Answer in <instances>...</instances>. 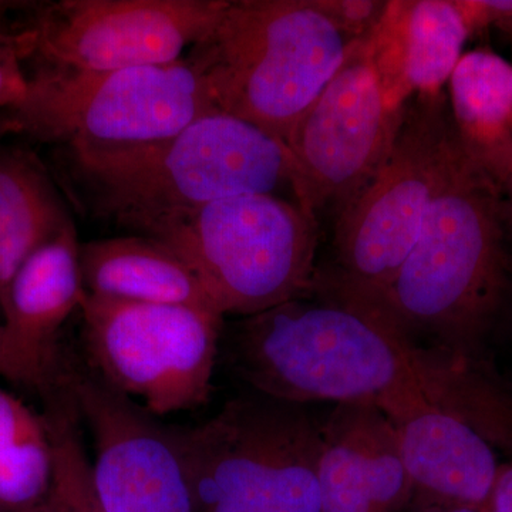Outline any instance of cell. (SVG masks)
I'll list each match as a JSON object with an SVG mask.
<instances>
[{
  "label": "cell",
  "mask_w": 512,
  "mask_h": 512,
  "mask_svg": "<svg viewBox=\"0 0 512 512\" xmlns=\"http://www.w3.org/2000/svg\"><path fill=\"white\" fill-rule=\"evenodd\" d=\"M74 221L69 204L39 157L0 146V309L22 265Z\"/></svg>",
  "instance_id": "obj_18"
},
{
  "label": "cell",
  "mask_w": 512,
  "mask_h": 512,
  "mask_svg": "<svg viewBox=\"0 0 512 512\" xmlns=\"http://www.w3.org/2000/svg\"><path fill=\"white\" fill-rule=\"evenodd\" d=\"M348 47L318 0H227L184 59L217 111L285 143Z\"/></svg>",
  "instance_id": "obj_4"
},
{
  "label": "cell",
  "mask_w": 512,
  "mask_h": 512,
  "mask_svg": "<svg viewBox=\"0 0 512 512\" xmlns=\"http://www.w3.org/2000/svg\"><path fill=\"white\" fill-rule=\"evenodd\" d=\"M220 352L254 392L298 404H370L394 424L434 409L468 417L483 397L471 360L421 350L379 305L319 281L222 330Z\"/></svg>",
  "instance_id": "obj_1"
},
{
  "label": "cell",
  "mask_w": 512,
  "mask_h": 512,
  "mask_svg": "<svg viewBox=\"0 0 512 512\" xmlns=\"http://www.w3.org/2000/svg\"><path fill=\"white\" fill-rule=\"evenodd\" d=\"M46 434L43 416L18 397L0 389V454L23 441Z\"/></svg>",
  "instance_id": "obj_22"
},
{
  "label": "cell",
  "mask_w": 512,
  "mask_h": 512,
  "mask_svg": "<svg viewBox=\"0 0 512 512\" xmlns=\"http://www.w3.org/2000/svg\"><path fill=\"white\" fill-rule=\"evenodd\" d=\"M473 33L466 0L389 2L366 42L392 107L444 92Z\"/></svg>",
  "instance_id": "obj_15"
},
{
  "label": "cell",
  "mask_w": 512,
  "mask_h": 512,
  "mask_svg": "<svg viewBox=\"0 0 512 512\" xmlns=\"http://www.w3.org/2000/svg\"><path fill=\"white\" fill-rule=\"evenodd\" d=\"M80 269L84 289L92 295L217 313L190 266L147 235L80 244Z\"/></svg>",
  "instance_id": "obj_17"
},
{
  "label": "cell",
  "mask_w": 512,
  "mask_h": 512,
  "mask_svg": "<svg viewBox=\"0 0 512 512\" xmlns=\"http://www.w3.org/2000/svg\"><path fill=\"white\" fill-rule=\"evenodd\" d=\"M481 512H512V461L498 467L493 488Z\"/></svg>",
  "instance_id": "obj_24"
},
{
  "label": "cell",
  "mask_w": 512,
  "mask_h": 512,
  "mask_svg": "<svg viewBox=\"0 0 512 512\" xmlns=\"http://www.w3.org/2000/svg\"><path fill=\"white\" fill-rule=\"evenodd\" d=\"M396 427L413 494L436 507H484L500 467L484 434L463 417L439 409Z\"/></svg>",
  "instance_id": "obj_16"
},
{
  "label": "cell",
  "mask_w": 512,
  "mask_h": 512,
  "mask_svg": "<svg viewBox=\"0 0 512 512\" xmlns=\"http://www.w3.org/2000/svg\"><path fill=\"white\" fill-rule=\"evenodd\" d=\"M3 335H5V330H3V325L0 323V356H2Z\"/></svg>",
  "instance_id": "obj_28"
},
{
  "label": "cell",
  "mask_w": 512,
  "mask_h": 512,
  "mask_svg": "<svg viewBox=\"0 0 512 512\" xmlns=\"http://www.w3.org/2000/svg\"><path fill=\"white\" fill-rule=\"evenodd\" d=\"M93 437L94 487L106 512H195L178 429L63 348L56 380Z\"/></svg>",
  "instance_id": "obj_12"
},
{
  "label": "cell",
  "mask_w": 512,
  "mask_h": 512,
  "mask_svg": "<svg viewBox=\"0 0 512 512\" xmlns=\"http://www.w3.org/2000/svg\"><path fill=\"white\" fill-rule=\"evenodd\" d=\"M33 512H50L49 507H47L46 500H45V503L40 505V507L37 508V510L33 511Z\"/></svg>",
  "instance_id": "obj_29"
},
{
  "label": "cell",
  "mask_w": 512,
  "mask_h": 512,
  "mask_svg": "<svg viewBox=\"0 0 512 512\" xmlns=\"http://www.w3.org/2000/svg\"><path fill=\"white\" fill-rule=\"evenodd\" d=\"M80 313L86 363L107 383L154 414L208 402L224 318L187 306L92 295Z\"/></svg>",
  "instance_id": "obj_9"
},
{
  "label": "cell",
  "mask_w": 512,
  "mask_h": 512,
  "mask_svg": "<svg viewBox=\"0 0 512 512\" xmlns=\"http://www.w3.org/2000/svg\"><path fill=\"white\" fill-rule=\"evenodd\" d=\"M319 222L299 202L252 194L212 202L151 232L190 266L218 315H256L315 285Z\"/></svg>",
  "instance_id": "obj_6"
},
{
  "label": "cell",
  "mask_w": 512,
  "mask_h": 512,
  "mask_svg": "<svg viewBox=\"0 0 512 512\" xmlns=\"http://www.w3.org/2000/svg\"><path fill=\"white\" fill-rule=\"evenodd\" d=\"M42 397L53 463L47 507L50 512H106L94 487L83 423L72 396L56 383Z\"/></svg>",
  "instance_id": "obj_20"
},
{
  "label": "cell",
  "mask_w": 512,
  "mask_h": 512,
  "mask_svg": "<svg viewBox=\"0 0 512 512\" xmlns=\"http://www.w3.org/2000/svg\"><path fill=\"white\" fill-rule=\"evenodd\" d=\"M178 439L195 512H320L322 426L305 404L249 390Z\"/></svg>",
  "instance_id": "obj_7"
},
{
  "label": "cell",
  "mask_w": 512,
  "mask_h": 512,
  "mask_svg": "<svg viewBox=\"0 0 512 512\" xmlns=\"http://www.w3.org/2000/svg\"><path fill=\"white\" fill-rule=\"evenodd\" d=\"M348 42L367 39L377 28L389 2L384 0H318Z\"/></svg>",
  "instance_id": "obj_21"
},
{
  "label": "cell",
  "mask_w": 512,
  "mask_h": 512,
  "mask_svg": "<svg viewBox=\"0 0 512 512\" xmlns=\"http://www.w3.org/2000/svg\"><path fill=\"white\" fill-rule=\"evenodd\" d=\"M28 76L16 37L0 26V109H15L25 99Z\"/></svg>",
  "instance_id": "obj_23"
},
{
  "label": "cell",
  "mask_w": 512,
  "mask_h": 512,
  "mask_svg": "<svg viewBox=\"0 0 512 512\" xmlns=\"http://www.w3.org/2000/svg\"><path fill=\"white\" fill-rule=\"evenodd\" d=\"M12 134H22L18 120L13 116L12 110L0 109V146Z\"/></svg>",
  "instance_id": "obj_25"
},
{
  "label": "cell",
  "mask_w": 512,
  "mask_h": 512,
  "mask_svg": "<svg viewBox=\"0 0 512 512\" xmlns=\"http://www.w3.org/2000/svg\"><path fill=\"white\" fill-rule=\"evenodd\" d=\"M36 63L12 113L20 133L57 147L144 146L220 113L184 57L101 72Z\"/></svg>",
  "instance_id": "obj_8"
},
{
  "label": "cell",
  "mask_w": 512,
  "mask_h": 512,
  "mask_svg": "<svg viewBox=\"0 0 512 512\" xmlns=\"http://www.w3.org/2000/svg\"><path fill=\"white\" fill-rule=\"evenodd\" d=\"M501 187L507 195L508 202H510L512 208V165L510 171H508L507 175H505L503 183H501Z\"/></svg>",
  "instance_id": "obj_26"
},
{
  "label": "cell",
  "mask_w": 512,
  "mask_h": 512,
  "mask_svg": "<svg viewBox=\"0 0 512 512\" xmlns=\"http://www.w3.org/2000/svg\"><path fill=\"white\" fill-rule=\"evenodd\" d=\"M320 512H399L413 495L399 431L370 404H336L322 424Z\"/></svg>",
  "instance_id": "obj_14"
},
{
  "label": "cell",
  "mask_w": 512,
  "mask_h": 512,
  "mask_svg": "<svg viewBox=\"0 0 512 512\" xmlns=\"http://www.w3.org/2000/svg\"><path fill=\"white\" fill-rule=\"evenodd\" d=\"M424 512H481V510H476V508L468 507H436L434 508V510Z\"/></svg>",
  "instance_id": "obj_27"
},
{
  "label": "cell",
  "mask_w": 512,
  "mask_h": 512,
  "mask_svg": "<svg viewBox=\"0 0 512 512\" xmlns=\"http://www.w3.org/2000/svg\"><path fill=\"white\" fill-rule=\"evenodd\" d=\"M84 295L73 225L30 256L10 282L0 309L5 318L0 376L45 394L59 370L60 333Z\"/></svg>",
  "instance_id": "obj_13"
},
{
  "label": "cell",
  "mask_w": 512,
  "mask_h": 512,
  "mask_svg": "<svg viewBox=\"0 0 512 512\" xmlns=\"http://www.w3.org/2000/svg\"><path fill=\"white\" fill-rule=\"evenodd\" d=\"M511 296L512 208L464 148L406 261L370 302L412 342L421 336L441 352L471 359Z\"/></svg>",
  "instance_id": "obj_3"
},
{
  "label": "cell",
  "mask_w": 512,
  "mask_h": 512,
  "mask_svg": "<svg viewBox=\"0 0 512 512\" xmlns=\"http://www.w3.org/2000/svg\"><path fill=\"white\" fill-rule=\"evenodd\" d=\"M402 109L387 100L366 39L350 42L345 62L286 138L296 200L333 221L376 173L392 147Z\"/></svg>",
  "instance_id": "obj_10"
},
{
  "label": "cell",
  "mask_w": 512,
  "mask_h": 512,
  "mask_svg": "<svg viewBox=\"0 0 512 512\" xmlns=\"http://www.w3.org/2000/svg\"><path fill=\"white\" fill-rule=\"evenodd\" d=\"M59 154L74 204L143 235L239 195L298 202L295 164L284 141L225 113L144 146L59 147Z\"/></svg>",
  "instance_id": "obj_2"
},
{
  "label": "cell",
  "mask_w": 512,
  "mask_h": 512,
  "mask_svg": "<svg viewBox=\"0 0 512 512\" xmlns=\"http://www.w3.org/2000/svg\"><path fill=\"white\" fill-rule=\"evenodd\" d=\"M447 96L461 144L501 185L512 165V63L491 50L464 53Z\"/></svg>",
  "instance_id": "obj_19"
},
{
  "label": "cell",
  "mask_w": 512,
  "mask_h": 512,
  "mask_svg": "<svg viewBox=\"0 0 512 512\" xmlns=\"http://www.w3.org/2000/svg\"><path fill=\"white\" fill-rule=\"evenodd\" d=\"M511 32H512V30H511Z\"/></svg>",
  "instance_id": "obj_30"
},
{
  "label": "cell",
  "mask_w": 512,
  "mask_h": 512,
  "mask_svg": "<svg viewBox=\"0 0 512 512\" xmlns=\"http://www.w3.org/2000/svg\"><path fill=\"white\" fill-rule=\"evenodd\" d=\"M227 0H62L35 6L13 29L23 62L82 70L163 66L183 59Z\"/></svg>",
  "instance_id": "obj_11"
},
{
  "label": "cell",
  "mask_w": 512,
  "mask_h": 512,
  "mask_svg": "<svg viewBox=\"0 0 512 512\" xmlns=\"http://www.w3.org/2000/svg\"><path fill=\"white\" fill-rule=\"evenodd\" d=\"M464 147L447 90L414 94L392 147L365 187L333 221V262L316 279L375 301L412 251Z\"/></svg>",
  "instance_id": "obj_5"
}]
</instances>
